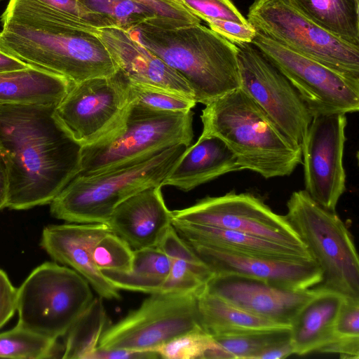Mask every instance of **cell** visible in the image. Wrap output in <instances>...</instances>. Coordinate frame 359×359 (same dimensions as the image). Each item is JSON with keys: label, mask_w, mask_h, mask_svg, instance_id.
Wrapping results in <instances>:
<instances>
[{"label": "cell", "mask_w": 359, "mask_h": 359, "mask_svg": "<svg viewBox=\"0 0 359 359\" xmlns=\"http://www.w3.org/2000/svg\"><path fill=\"white\" fill-rule=\"evenodd\" d=\"M247 20L257 32L287 48L359 80V46L325 32L288 0H255Z\"/></svg>", "instance_id": "cell-9"}, {"label": "cell", "mask_w": 359, "mask_h": 359, "mask_svg": "<svg viewBox=\"0 0 359 359\" xmlns=\"http://www.w3.org/2000/svg\"><path fill=\"white\" fill-rule=\"evenodd\" d=\"M172 212L164 201L161 187L145 189L121 203L107 224L133 249L157 246L172 225Z\"/></svg>", "instance_id": "cell-20"}, {"label": "cell", "mask_w": 359, "mask_h": 359, "mask_svg": "<svg viewBox=\"0 0 359 359\" xmlns=\"http://www.w3.org/2000/svg\"><path fill=\"white\" fill-rule=\"evenodd\" d=\"M299 12L325 32L359 46V0H288Z\"/></svg>", "instance_id": "cell-26"}, {"label": "cell", "mask_w": 359, "mask_h": 359, "mask_svg": "<svg viewBox=\"0 0 359 359\" xmlns=\"http://www.w3.org/2000/svg\"><path fill=\"white\" fill-rule=\"evenodd\" d=\"M93 298L90 285L76 271L45 262L18 289V325L57 340L65 336Z\"/></svg>", "instance_id": "cell-8"}, {"label": "cell", "mask_w": 359, "mask_h": 359, "mask_svg": "<svg viewBox=\"0 0 359 359\" xmlns=\"http://www.w3.org/2000/svg\"><path fill=\"white\" fill-rule=\"evenodd\" d=\"M16 289L6 273L0 269V328L14 315L17 306Z\"/></svg>", "instance_id": "cell-40"}, {"label": "cell", "mask_w": 359, "mask_h": 359, "mask_svg": "<svg viewBox=\"0 0 359 359\" xmlns=\"http://www.w3.org/2000/svg\"><path fill=\"white\" fill-rule=\"evenodd\" d=\"M194 15L203 20L218 19L248 25L247 19L231 0H180Z\"/></svg>", "instance_id": "cell-37"}, {"label": "cell", "mask_w": 359, "mask_h": 359, "mask_svg": "<svg viewBox=\"0 0 359 359\" xmlns=\"http://www.w3.org/2000/svg\"><path fill=\"white\" fill-rule=\"evenodd\" d=\"M220 347L215 339L201 329L180 334L154 351L166 359H208Z\"/></svg>", "instance_id": "cell-33"}, {"label": "cell", "mask_w": 359, "mask_h": 359, "mask_svg": "<svg viewBox=\"0 0 359 359\" xmlns=\"http://www.w3.org/2000/svg\"><path fill=\"white\" fill-rule=\"evenodd\" d=\"M108 52L130 81L194 99L187 81L160 57L118 27L98 29Z\"/></svg>", "instance_id": "cell-19"}, {"label": "cell", "mask_w": 359, "mask_h": 359, "mask_svg": "<svg viewBox=\"0 0 359 359\" xmlns=\"http://www.w3.org/2000/svg\"><path fill=\"white\" fill-rule=\"evenodd\" d=\"M133 1L153 13L163 28H177L201 24V19L191 13L179 0Z\"/></svg>", "instance_id": "cell-36"}, {"label": "cell", "mask_w": 359, "mask_h": 359, "mask_svg": "<svg viewBox=\"0 0 359 359\" xmlns=\"http://www.w3.org/2000/svg\"><path fill=\"white\" fill-rule=\"evenodd\" d=\"M110 232L104 223L48 225L43 230L41 246L55 261L82 276L100 297L120 299L119 290L97 268L92 256L95 244Z\"/></svg>", "instance_id": "cell-18"}, {"label": "cell", "mask_w": 359, "mask_h": 359, "mask_svg": "<svg viewBox=\"0 0 359 359\" xmlns=\"http://www.w3.org/2000/svg\"><path fill=\"white\" fill-rule=\"evenodd\" d=\"M241 170L225 142L215 135H201L165 178L163 186L189 191L223 175Z\"/></svg>", "instance_id": "cell-22"}, {"label": "cell", "mask_w": 359, "mask_h": 359, "mask_svg": "<svg viewBox=\"0 0 359 359\" xmlns=\"http://www.w3.org/2000/svg\"><path fill=\"white\" fill-rule=\"evenodd\" d=\"M131 104L129 79L119 69L111 76L74 83L55 114L82 147L97 143L122 124Z\"/></svg>", "instance_id": "cell-11"}, {"label": "cell", "mask_w": 359, "mask_h": 359, "mask_svg": "<svg viewBox=\"0 0 359 359\" xmlns=\"http://www.w3.org/2000/svg\"><path fill=\"white\" fill-rule=\"evenodd\" d=\"M2 1H4V0H0V2H1Z\"/></svg>", "instance_id": "cell-45"}, {"label": "cell", "mask_w": 359, "mask_h": 359, "mask_svg": "<svg viewBox=\"0 0 359 359\" xmlns=\"http://www.w3.org/2000/svg\"><path fill=\"white\" fill-rule=\"evenodd\" d=\"M317 289V293L301 308L290 323L293 352L298 355L321 353L334 339V325L344 297L330 290Z\"/></svg>", "instance_id": "cell-23"}, {"label": "cell", "mask_w": 359, "mask_h": 359, "mask_svg": "<svg viewBox=\"0 0 359 359\" xmlns=\"http://www.w3.org/2000/svg\"><path fill=\"white\" fill-rule=\"evenodd\" d=\"M197 309L201 329L212 337L290 327L245 311L205 288L197 295Z\"/></svg>", "instance_id": "cell-25"}, {"label": "cell", "mask_w": 359, "mask_h": 359, "mask_svg": "<svg viewBox=\"0 0 359 359\" xmlns=\"http://www.w3.org/2000/svg\"><path fill=\"white\" fill-rule=\"evenodd\" d=\"M130 83L132 103L153 111L187 113L197 103L194 99L161 88Z\"/></svg>", "instance_id": "cell-34"}, {"label": "cell", "mask_w": 359, "mask_h": 359, "mask_svg": "<svg viewBox=\"0 0 359 359\" xmlns=\"http://www.w3.org/2000/svg\"><path fill=\"white\" fill-rule=\"evenodd\" d=\"M52 8L78 17L97 29L116 27L114 22L106 15L93 11L79 0H37Z\"/></svg>", "instance_id": "cell-38"}, {"label": "cell", "mask_w": 359, "mask_h": 359, "mask_svg": "<svg viewBox=\"0 0 359 359\" xmlns=\"http://www.w3.org/2000/svg\"><path fill=\"white\" fill-rule=\"evenodd\" d=\"M236 46L240 88L287 138L301 147L313 119L301 96L254 44Z\"/></svg>", "instance_id": "cell-13"}, {"label": "cell", "mask_w": 359, "mask_h": 359, "mask_svg": "<svg viewBox=\"0 0 359 359\" xmlns=\"http://www.w3.org/2000/svg\"><path fill=\"white\" fill-rule=\"evenodd\" d=\"M185 241L214 275L240 276L293 290L313 287L322 280V272L313 259L252 257Z\"/></svg>", "instance_id": "cell-16"}, {"label": "cell", "mask_w": 359, "mask_h": 359, "mask_svg": "<svg viewBox=\"0 0 359 359\" xmlns=\"http://www.w3.org/2000/svg\"><path fill=\"white\" fill-rule=\"evenodd\" d=\"M160 358L155 351L102 349L97 348L89 359H153Z\"/></svg>", "instance_id": "cell-41"}, {"label": "cell", "mask_w": 359, "mask_h": 359, "mask_svg": "<svg viewBox=\"0 0 359 359\" xmlns=\"http://www.w3.org/2000/svg\"><path fill=\"white\" fill-rule=\"evenodd\" d=\"M171 266L170 257L158 247L134 250L130 272L102 271L118 290L148 293L161 292Z\"/></svg>", "instance_id": "cell-27"}, {"label": "cell", "mask_w": 359, "mask_h": 359, "mask_svg": "<svg viewBox=\"0 0 359 359\" xmlns=\"http://www.w3.org/2000/svg\"><path fill=\"white\" fill-rule=\"evenodd\" d=\"M205 290L255 316L290 325L301 309L318 292L316 287L293 290L236 275H214Z\"/></svg>", "instance_id": "cell-17"}, {"label": "cell", "mask_w": 359, "mask_h": 359, "mask_svg": "<svg viewBox=\"0 0 359 359\" xmlns=\"http://www.w3.org/2000/svg\"><path fill=\"white\" fill-rule=\"evenodd\" d=\"M180 1V0H179ZM181 2V1H180Z\"/></svg>", "instance_id": "cell-46"}, {"label": "cell", "mask_w": 359, "mask_h": 359, "mask_svg": "<svg viewBox=\"0 0 359 359\" xmlns=\"http://www.w3.org/2000/svg\"><path fill=\"white\" fill-rule=\"evenodd\" d=\"M292 354L293 348L290 339L267 347L258 353L255 359H283Z\"/></svg>", "instance_id": "cell-42"}, {"label": "cell", "mask_w": 359, "mask_h": 359, "mask_svg": "<svg viewBox=\"0 0 359 359\" xmlns=\"http://www.w3.org/2000/svg\"><path fill=\"white\" fill-rule=\"evenodd\" d=\"M1 22V50L74 83L118 69L99 29L37 0H9Z\"/></svg>", "instance_id": "cell-2"}, {"label": "cell", "mask_w": 359, "mask_h": 359, "mask_svg": "<svg viewBox=\"0 0 359 359\" xmlns=\"http://www.w3.org/2000/svg\"><path fill=\"white\" fill-rule=\"evenodd\" d=\"M128 32L187 81L196 102L206 105L241 86L237 46L210 28L143 23Z\"/></svg>", "instance_id": "cell-4"}, {"label": "cell", "mask_w": 359, "mask_h": 359, "mask_svg": "<svg viewBox=\"0 0 359 359\" xmlns=\"http://www.w3.org/2000/svg\"><path fill=\"white\" fill-rule=\"evenodd\" d=\"M200 292L151 294L137 309L108 326L97 348L154 351L180 334L201 329L197 309Z\"/></svg>", "instance_id": "cell-10"}, {"label": "cell", "mask_w": 359, "mask_h": 359, "mask_svg": "<svg viewBox=\"0 0 359 359\" xmlns=\"http://www.w3.org/2000/svg\"><path fill=\"white\" fill-rule=\"evenodd\" d=\"M210 29L235 45L252 43L257 30L249 23L243 25L233 21L208 19Z\"/></svg>", "instance_id": "cell-39"}, {"label": "cell", "mask_w": 359, "mask_h": 359, "mask_svg": "<svg viewBox=\"0 0 359 359\" xmlns=\"http://www.w3.org/2000/svg\"><path fill=\"white\" fill-rule=\"evenodd\" d=\"M89 9L112 20L116 27L130 31L143 23L161 27L157 17L133 0H79Z\"/></svg>", "instance_id": "cell-32"}, {"label": "cell", "mask_w": 359, "mask_h": 359, "mask_svg": "<svg viewBox=\"0 0 359 359\" xmlns=\"http://www.w3.org/2000/svg\"><path fill=\"white\" fill-rule=\"evenodd\" d=\"M298 92L313 117L359 109V80L348 78L257 31L252 42Z\"/></svg>", "instance_id": "cell-12"}, {"label": "cell", "mask_w": 359, "mask_h": 359, "mask_svg": "<svg viewBox=\"0 0 359 359\" xmlns=\"http://www.w3.org/2000/svg\"><path fill=\"white\" fill-rule=\"evenodd\" d=\"M103 298L94 297L65 334L62 358L89 359L108 327Z\"/></svg>", "instance_id": "cell-28"}, {"label": "cell", "mask_w": 359, "mask_h": 359, "mask_svg": "<svg viewBox=\"0 0 359 359\" xmlns=\"http://www.w3.org/2000/svg\"><path fill=\"white\" fill-rule=\"evenodd\" d=\"M285 218L322 272L317 288L345 299H359V260L353 236L336 212L328 210L305 190L287 201Z\"/></svg>", "instance_id": "cell-7"}, {"label": "cell", "mask_w": 359, "mask_h": 359, "mask_svg": "<svg viewBox=\"0 0 359 359\" xmlns=\"http://www.w3.org/2000/svg\"><path fill=\"white\" fill-rule=\"evenodd\" d=\"M193 116L153 111L132 103L123 122L103 140L82 147L78 175H92L147 160L175 144L191 145Z\"/></svg>", "instance_id": "cell-6"}, {"label": "cell", "mask_w": 359, "mask_h": 359, "mask_svg": "<svg viewBox=\"0 0 359 359\" xmlns=\"http://www.w3.org/2000/svg\"><path fill=\"white\" fill-rule=\"evenodd\" d=\"M56 339L37 334L17 324L12 330L0 333V357L41 359L55 356Z\"/></svg>", "instance_id": "cell-30"}, {"label": "cell", "mask_w": 359, "mask_h": 359, "mask_svg": "<svg viewBox=\"0 0 359 359\" xmlns=\"http://www.w3.org/2000/svg\"><path fill=\"white\" fill-rule=\"evenodd\" d=\"M221 349V359H255L267 347L290 339V327L213 337Z\"/></svg>", "instance_id": "cell-29"}, {"label": "cell", "mask_w": 359, "mask_h": 359, "mask_svg": "<svg viewBox=\"0 0 359 359\" xmlns=\"http://www.w3.org/2000/svg\"><path fill=\"white\" fill-rule=\"evenodd\" d=\"M172 219L238 231L275 242L306 247L285 215L273 212L250 193L207 196L188 208L171 211Z\"/></svg>", "instance_id": "cell-14"}, {"label": "cell", "mask_w": 359, "mask_h": 359, "mask_svg": "<svg viewBox=\"0 0 359 359\" xmlns=\"http://www.w3.org/2000/svg\"><path fill=\"white\" fill-rule=\"evenodd\" d=\"M92 256L95 266L101 271L130 272L134 250L120 236L110 232L95 244Z\"/></svg>", "instance_id": "cell-35"}, {"label": "cell", "mask_w": 359, "mask_h": 359, "mask_svg": "<svg viewBox=\"0 0 359 359\" xmlns=\"http://www.w3.org/2000/svg\"><path fill=\"white\" fill-rule=\"evenodd\" d=\"M203 135L223 140L241 170L266 179L291 175L302 163V149L287 138L241 88L209 102L201 115Z\"/></svg>", "instance_id": "cell-3"}, {"label": "cell", "mask_w": 359, "mask_h": 359, "mask_svg": "<svg viewBox=\"0 0 359 359\" xmlns=\"http://www.w3.org/2000/svg\"><path fill=\"white\" fill-rule=\"evenodd\" d=\"M321 353L358 359L359 299L344 298L334 325V339Z\"/></svg>", "instance_id": "cell-31"}, {"label": "cell", "mask_w": 359, "mask_h": 359, "mask_svg": "<svg viewBox=\"0 0 359 359\" xmlns=\"http://www.w3.org/2000/svg\"><path fill=\"white\" fill-rule=\"evenodd\" d=\"M55 105H0V154L5 162L6 207L50 204L79 173L82 146L63 126Z\"/></svg>", "instance_id": "cell-1"}, {"label": "cell", "mask_w": 359, "mask_h": 359, "mask_svg": "<svg viewBox=\"0 0 359 359\" xmlns=\"http://www.w3.org/2000/svg\"><path fill=\"white\" fill-rule=\"evenodd\" d=\"M185 241L244 255L274 259H313L306 247L283 244L238 231L172 219Z\"/></svg>", "instance_id": "cell-21"}, {"label": "cell", "mask_w": 359, "mask_h": 359, "mask_svg": "<svg viewBox=\"0 0 359 359\" xmlns=\"http://www.w3.org/2000/svg\"><path fill=\"white\" fill-rule=\"evenodd\" d=\"M74 82L34 66L0 73V105L51 104L57 106Z\"/></svg>", "instance_id": "cell-24"}, {"label": "cell", "mask_w": 359, "mask_h": 359, "mask_svg": "<svg viewBox=\"0 0 359 359\" xmlns=\"http://www.w3.org/2000/svg\"><path fill=\"white\" fill-rule=\"evenodd\" d=\"M31 65L0 50V73L25 69Z\"/></svg>", "instance_id": "cell-43"}, {"label": "cell", "mask_w": 359, "mask_h": 359, "mask_svg": "<svg viewBox=\"0 0 359 359\" xmlns=\"http://www.w3.org/2000/svg\"><path fill=\"white\" fill-rule=\"evenodd\" d=\"M8 194V179L7 169L2 156L0 154V210L6 207Z\"/></svg>", "instance_id": "cell-44"}, {"label": "cell", "mask_w": 359, "mask_h": 359, "mask_svg": "<svg viewBox=\"0 0 359 359\" xmlns=\"http://www.w3.org/2000/svg\"><path fill=\"white\" fill-rule=\"evenodd\" d=\"M189 147L177 144L131 165L77 175L50 202V214L71 223L107 224L114 209L129 197L149 187H162Z\"/></svg>", "instance_id": "cell-5"}, {"label": "cell", "mask_w": 359, "mask_h": 359, "mask_svg": "<svg viewBox=\"0 0 359 359\" xmlns=\"http://www.w3.org/2000/svg\"><path fill=\"white\" fill-rule=\"evenodd\" d=\"M346 114L313 117L301 145L304 190L317 203L333 212L346 190Z\"/></svg>", "instance_id": "cell-15"}]
</instances>
